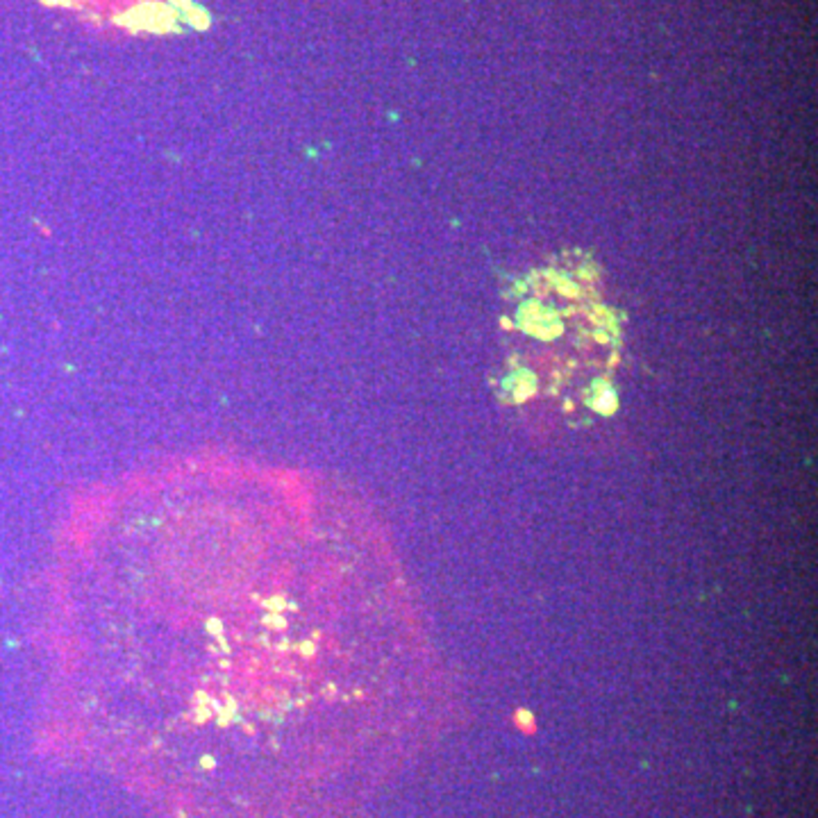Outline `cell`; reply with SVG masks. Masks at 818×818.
<instances>
[{
	"mask_svg": "<svg viewBox=\"0 0 818 818\" xmlns=\"http://www.w3.org/2000/svg\"><path fill=\"white\" fill-rule=\"evenodd\" d=\"M57 564L64 730L162 818H294L318 736L394 696V580L282 473L118 480L73 507Z\"/></svg>",
	"mask_w": 818,
	"mask_h": 818,
	"instance_id": "6da1fadb",
	"label": "cell"
}]
</instances>
